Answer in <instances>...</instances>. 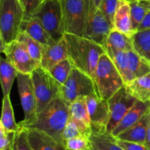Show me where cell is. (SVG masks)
<instances>
[{"instance_id": "f6af8a7d", "label": "cell", "mask_w": 150, "mask_h": 150, "mask_svg": "<svg viewBox=\"0 0 150 150\" xmlns=\"http://www.w3.org/2000/svg\"><path fill=\"white\" fill-rule=\"evenodd\" d=\"M126 1H131V0H126Z\"/></svg>"}, {"instance_id": "d4e9b609", "label": "cell", "mask_w": 150, "mask_h": 150, "mask_svg": "<svg viewBox=\"0 0 150 150\" xmlns=\"http://www.w3.org/2000/svg\"><path fill=\"white\" fill-rule=\"evenodd\" d=\"M18 71L7 60L0 59V81L2 88L3 96H10V91L15 79L17 78Z\"/></svg>"}, {"instance_id": "e575fe53", "label": "cell", "mask_w": 150, "mask_h": 150, "mask_svg": "<svg viewBox=\"0 0 150 150\" xmlns=\"http://www.w3.org/2000/svg\"><path fill=\"white\" fill-rule=\"evenodd\" d=\"M15 135L16 132L7 131L2 125L0 124V150H4L12 146Z\"/></svg>"}, {"instance_id": "9c48e42d", "label": "cell", "mask_w": 150, "mask_h": 150, "mask_svg": "<svg viewBox=\"0 0 150 150\" xmlns=\"http://www.w3.org/2000/svg\"><path fill=\"white\" fill-rule=\"evenodd\" d=\"M16 79L21 103L24 112V119L19 124L24 126L33 121L36 118L37 99L30 74L18 72Z\"/></svg>"}, {"instance_id": "8d00e7d4", "label": "cell", "mask_w": 150, "mask_h": 150, "mask_svg": "<svg viewBox=\"0 0 150 150\" xmlns=\"http://www.w3.org/2000/svg\"><path fill=\"white\" fill-rule=\"evenodd\" d=\"M44 0H20L24 8L26 15H32Z\"/></svg>"}, {"instance_id": "ffe728a7", "label": "cell", "mask_w": 150, "mask_h": 150, "mask_svg": "<svg viewBox=\"0 0 150 150\" xmlns=\"http://www.w3.org/2000/svg\"><path fill=\"white\" fill-rule=\"evenodd\" d=\"M26 128V127H25ZM28 129L29 142L34 150H65L64 145L42 131Z\"/></svg>"}, {"instance_id": "e0dca14e", "label": "cell", "mask_w": 150, "mask_h": 150, "mask_svg": "<svg viewBox=\"0 0 150 150\" xmlns=\"http://www.w3.org/2000/svg\"><path fill=\"white\" fill-rule=\"evenodd\" d=\"M149 110L150 101L144 102L137 100L134 105L126 113L125 116L122 118L117 126L113 129L111 134L115 138L117 137L122 132L127 130L133 125H134L136 122L139 121L142 116Z\"/></svg>"}, {"instance_id": "60d3db41", "label": "cell", "mask_w": 150, "mask_h": 150, "mask_svg": "<svg viewBox=\"0 0 150 150\" xmlns=\"http://www.w3.org/2000/svg\"><path fill=\"white\" fill-rule=\"evenodd\" d=\"M140 4L144 7L148 11H150V0H139Z\"/></svg>"}, {"instance_id": "d590c367", "label": "cell", "mask_w": 150, "mask_h": 150, "mask_svg": "<svg viewBox=\"0 0 150 150\" xmlns=\"http://www.w3.org/2000/svg\"><path fill=\"white\" fill-rule=\"evenodd\" d=\"M79 136H81V134L80 131H79V128L76 126V124L70 119L67 124H66L64 132H63L64 141Z\"/></svg>"}, {"instance_id": "d6986e66", "label": "cell", "mask_w": 150, "mask_h": 150, "mask_svg": "<svg viewBox=\"0 0 150 150\" xmlns=\"http://www.w3.org/2000/svg\"><path fill=\"white\" fill-rule=\"evenodd\" d=\"M114 29L130 37L135 33L132 25L130 5L128 1L120 0L118 7L114 16Z\"/></svg>"}, {"instance_id": "277c9868", "label": "cell", "mask_w": 150, "mask_h": 150, "mask_svg": "<svg viewBox=\"0 0 150 150\" xmlns=\"http://www.w3.org/2000/svg\"><path fill=\"white\" fill-rule=\"evenodd\" d=\"M26 12L20 0H0V38L6 44L16 41Z\"/></svg>"}, {"instance_id": "ba28073f", "label": "cell", "mask_w": 150, "mask_h": 150, "mask_svg": "<svg viewBox=\"0 0 150 150\" xmlns=\"http://www.w3.org/2000/svg\"><path fill=\"white\" fill-rule=\"evenodd\" d=\"M95 94L96 89L92 78L75 66L62 86V96L69 104L78 99Z\"/></svg>"}, {"instance_id": "4dcf8cb0", "label": "cell", "mask_w": 150, "mask_h": 150, "mask_svg": "<svg viewBox=\"0 0 150 150\" xmlns=\"http://www.w3.org/2000/svg\"><path fill=\"white\" fill-rule=\"evenodd\" d=\"M130 5V15H131L132 25L134 32L138 30L142 21L144 19L148 10L142 5L139 0H131L129 1Z\"/></svg>"}, {"instance_id": "74e56055", "label": "cell", "mask_w": 150, "mask_h": 150, "mask_svg": "<svg viewBox=\"0 0 150 150\" xmlns=\"http://www.w3.org/2000/svg\"><path fill=\"white\" fill-rule=\"evenodd\" d=\"M117 140L119 145L122 147L125 150H150V148H149L146 144L128 142V141H121L119 139Z\"/></svg>"}, {"instance_id": "2e32d148", "label": "cell", "mask_w": 150, "mask_h": 150, "mask_svg": "<svg viewBox=\"0 0 150 150\" xmlns=\"http://www.w3.org/2000/svg\"><path fill=\"white\" fill-rule=\"evenodd\" d=\"M150 126V110L134 125L116 137L117 139L128 142L145 144Z\"/></svg>"}, {"instance_id": "7c38bea8", "label": "cell", "mask_w": 150, "mask_h": 150, "mask_svg": "<svg viewBox=\"0 0 150 150\" xmlns=\"http://www.w3.org/2000/svg\"><path fill=\"white\" fill-rule=\"evenodd\" d=\"M3 53L5 54L6 59L20 73L31 74L34 70L40 66V63L32 58L26 49L18 41L6 44Z\"/></svg>"}, {"instance_id": "83f0119b", "label": "cell", "mask_w": 150, "mask_h": 150, "mask_svg": "<svg viewBox=\"0 0 150 150\" xmlns=\"http://www.w3.org/2000/svg\"><path fill=\"white\" fill-rule=\"evenodd\" d=\"M0 124L2 125L6 130L10 132H16L19 128V124H17L15 120L10 96H5L3 97L2 111Z\"/></svg>"}, {"instance_id": "1f68e13d", "label": "cell", "mask_w": 150, "mask_h": 150, "mask_svg": "<svg viewBox=\"0 0 150 150\" xmlns=\"http://www.w3.org/2000/svg\"><path fill=\"white\" fill-rule=\"evenodd\" d=\"M12 149L13 150H34L29 142L28 129L20 124L18 129L16 132Z\"/></svg>"}, {"instance_id": "ee69618b", "label": "cell", "mask_w": 150, "mask_h": 150, "mask_svg": "<svg viewBox=\"0 0 150 150\" xmlns=\"http://www.w3.org/2000/svg\"><path fill=\"white\" fill-rule=\"evenodd\" d=\"M66 0H61V1H62V3H64V1H65Z\"/></svg>"}, {"instance_id": "44dd1931", "label": "cell", "mask_w": 150, "mask_h": 150, "mask_svg": "<svg viewBox=\"0 0 150 150\" xmlns=\"http://www.w3.org/2000/svg\"><path fill=\"white\" fill-rule=\"evenodd\" d=\"M127 92L141 101H150V73L135 78L125 85Z\"/></svg>"}, {"instance_id": "7a4b0ae2", "label": "cell", "mask_w": 150, "mask_h": 150, "mask_svg": "<svg viewBox=\"0 0 150 150\" xmlns=\"http://www.w3.org/2000/svg\"><path fill=\"white\" fill-rule=\"evenodd\" d=\"M64 37L73 66L93 79L100 57L106 53L105 48L79 35L64 34Z\"/></svg>"}, {"instance_id": "5bb4252c", "label": "cell", "mask_w": 150, "mask_h": 150, "mask_svg": "<svg viewBox=\"0 0 150 150\" xmlns=\"http://www.w3.org/2000/svg\"><path fill=\"white\" fill-rule=\"evenodd\" d=\"M70 119L79 128L82 136L89 138L92 134L86 97H81L70 104Z\"/></svg>"}, {"instance_id": "d6a6232c", "label": "cell", "mask_w": 150, "mask_h": 150, "mask_svg": "<svg viewBox=\"0 0 150 150\" xmlns=\"http://www.w3.org/2000/svg\"><path fill=\"white\" fill-rule=\"evenodd\" d=\"M120 0H103L98 10L114 25V16L118 7Z\"/></svg>"}, {"instance_id": "f546056e", "label": "cell", "mask_w": 150, "mask_h": 150, "mask_svg": "<svg viewBox=\"0 0 150 150\" xmlns=\"http://www.w3.org/2000/svg\"><path fill=\"white\" fill-rule=\"evenodd\" d=\"M74 67L70 58H67L57 63L52 69L48 71L51 76L62 85L66 82L69 77L72 69Z\"/></svg>"}, {"instance_id": "8fae6325", "label": "cell", "mask_w": 150, "mask_h": 150, "mask_svg": "<svg viewBox=\"0 0 150 150\" xmlns=\"http://www.w3.org/2000/svg\"><path fill=\"white\" fill-rule=\"evenodd\" d=\"M136 101L137 99L127 92L125 85L108 100L110 119L107 132L111 133Z\"/></svg>"}, {"instance_id": "ab89813d", "label": "cell", "mask_w": 150, "mask_h": 150, "mask_svg": "<svg viewBox=\"0 0 150 150\" xmlns=\"http://www.w3.org/2000/svg\"><path fill=\"white\" fill-rule=\"evenodd\" d=\"M103 0H91V5H90V11H89V15L96 12L99 8L101 2Z\"/></svg>"}, {"instance_id": "5b68a950", "label": "cell", "mask_w": 150, "mask_h": 150, "mask_svg": "<svg viewBox=\"0 0 150 150\" xmlns=\"http://www.w3.org/2000/svg\"><path fill=\"white\" fill-rule=\"evenodd\" d=\"M32 16L39 21L56 42L64 37L65 32L61 0H44Z\"/></svg>"}, {"instance_id": "8992f818", "label": "cell", "mask_w": 150, "mask_h": 150, "mask_svg": "<svg viewBox=\"0 0 150 150\" xmlns=\"http://www.w3.org/2000/svg\"><path fill=\"white\" fill-rule=\"evenodd\" d=\"M30 75L36 96L38 114L43 111L51 101L62 96V85L41 66L34 70Z\"/></svg>"}, {"instance_id": "7402d4cb", "label": "cell", "mask_w": 150, "mask_h": 150, "mask_svg": "<svg viewBox=\"0 0 150 150\" xmlns=\"http://www.w3.org/2000/svg\"><path fill=\"white\" fill-rule=\"evenodd\" d=\"M105 51L111 60L114 62L117 70L121 74L125 85L133 80V77L130 69L127 53L126 51H117L110 48L105 49Z\"/></svg>"}, {"instance_id": "4fadbf2b", "label": "cell", "mask_w": 150, "mask_h": 150, "mask_svg": "<svg viewBox=\"0 0 150 150\" xmlns=\"http://www.w3.org/2000/svg\"><path fill=\"white\" fill-rule=\"evenodd\" d=\"M86 99L92 133H105L110 119L108 101L100 99L96 94Z\"/></svg>"}, {"instance_id": "cb8c5ba5", "label": "cell", "mask_w": 150, "mask_h": 150, "mask_svg": "<svg viewBox=\"0 0 150 150\" xmlns=\"http://www.w3.org/2000/svg\"><path fill=\"white\" fill-rule=\"evenodd\" d=\"M130 40L133 50L150 63V29L136 31Z\"/></svg>"}, {"instance_id": "f1b7e54d", "label": "cell", "mask_w": 150, "mask_h": 150, "mask_svg": "<svg viewBox=\"0 0 150 150\" xmlns=\"http://www.w3.org/2000/svg\"><path fill=\"white\" fill-rule=\"evenodd\" d=\"M16 41L21 43L26 49L32 58L40 63L41 57H42V46L40 43H38L32 37L23 32H20Z\"/></svg>"}, {"instance_id": "30bf717a", "label": "cell", "mask_w": 150, "mask_h": 150, "mask_svg": "<svg viewBox=\"0 0 150 150\" xmlns=\"http://www.w3.org/2000/svg\"><path fill=\"white\" fill-rule=\"evenodd\" d=\"M114 29V25L98 10L88 16L82 37L105 48L108 35Z\"/></svg>"}, {"instance_id": "52a82bcc", "label": "cell", "mask_w": 150, "mask_h": 150, "mask_svg": "<svg viewBox=\"0 0 150 150\" xmlns=\"http://www.w3.org/2000/svg\"><path fill=\"white\" fill-rule=\"evenodd\" d=\"M90 5L91 0H66L62 3L65 34L83 35Z\"/></svg>"}, {"instance_id": "7bdbcfd3", "label": "cell", "mask_w": 150, "mask_h": 150, "mask_svg": "<svg viewBox=\"0 0 150 150\" xmlns=\"http://www.w3.org/2000/svg\"><path fill=\"white\" fill-rule=\"evenodd\" d=\"M4 150H13V149H12V146H10L7 147V148L4 149Z\"/></svg>"}, {"instance_id": "bcb514c9", "label": "cell", "mask_w": 150, "mask_h": 150, "mask_svg": "<svg viewBox=\"0 0 150 150\" xmlns=\"http://www.w3.org/2000/svg\"><path fill=\"white\" fill-rule=\"evenodd\" d=\"M65 150H70V149H66Z\"/></svg>"}, {"instance_id": "f35d334b", "label": "cell", "mask_w": 150, "mask_h": 150, "mask_svg": "<svg viewBox=\"0 0 150 150\" xmlns=\"http://www.w3.org/2000/svg\"><path fill=\"white\" fill-rule=\"evenodd\" d=\"M150 29V11H148L145 16L144 19L142 21V24H140L138 30H143V29Z\"/></svg>"}, {"instance_id": "484cf974", "label": "cell", "mask_w": 150, "mask_h": 150, "mask_svg": "<svg viewBox=\"0 0 150 150\" xmlns=\"http://www.w3.org/2000/svg\"><path fill=\"white\" fill-rule=\"evenodd\" d=\"M107 48L126 52L133 50L130 37L116 29H113L108 35L105 49Z\"/></svg>"}, {"instance_id": "6da1fadb", "label": "cell", "mask_w": 150, "mask_h": 150, "mask_svg": "<svg viewBox=\"0 0 150 150\" xmlns=\"http://www.w3.org/2000/svg\"><path fill=\"white\" fill-rule=\"evenodd\" d=\"M70 117V104L60 96L37 114L33 121L22 126L42 131L64 146L63 132Z\"/></svg>"}, {"instance_id": "3957f363", "label": "cell", "mask_w": 150, "mask_h": 150, "mask_svg": "<svg viewBox=\"0 0 150 150\" xmlns=\"http://www.w3.org/2000/svg\"><path fill=\"white\" fill-rule=\"evenodd\" d=\"M93 81L97 95L106 101L125 85L121 74L106 53L100 57Z\"/></svg>"}, {"instance_id": "836d02e7", "label": "cell", "mask_w": 150, "mask_h": 150, "mask_svg": "<svg viewBox=\"0 0 150 150\" xmlns=\"http://www.w3.org/2000/svg\"><path fill=\"white\" fill-rule=\"evenodd\" d=\"M64 146L70 150H89V138L79 136L64 141Z\"/></svg>"}, {"instance_id": "603a6c76", "label": "cell", "mask_w": 150, "mask_h": 150, "mask_svg": "<svg viewBox=\"0 0 150 150\" xmlns=\"http://www.w3.org/2000/svg\"><path fill=\"white\" fill-rule=\"evenodd\" d=\"M89 150H125L111 133L93 134L89 138Z\"/></svg>"}, {"instance_id": "ac0fdd59", "label": "cell", "mask_w": 150, "mask_h": 150, "mask_svg": "<svg viewBox=\"0 0 150 150\" xmlns=\"http://www.w3.org/2000/svg\"><path fill=\"white\" fill-rule=\"evenodd\" d=\"M21 32H23L32 37L42 46L55 44L56 41L41 25L39 21L32 15H26L22 23Z\"/></svg>"}, {"instance_id": "9a60e30c", "label": "cell", "mask_w": 150, "mask_h": 150, "mask_svg": "<svg viewBox=\"0 0 150 150\" xmlns=\"http://www.w3.org/2000/svg\"><path fill=\"white\" fill-rule=\"evenodd\" d=\"M67 58H69L67 44L64 37H63L55 44L42 46L40 66L42 69L49 71L57 63Z\"/></svg>"}, {"instance_id": "4316f807", "label": "cell", "mask_w": 150, "mask_h": 150, "mask_svg": "<svg viewBox=\"0 0 150 150\" xmlns=\"http://www.w3.org/2000/svg\"><path fill=\"white\" fill-rule=\"evenodd\" d=\"M129 63L133 79L150 73V63L145 60L134 50L127 51Z\"/></svg>"}, {"instance_id": "b9f144b4", "label": "cell", "mask_w": 150, "mask_h": 150, "mask_svg": "<svg viewBox=\"0 0 150 150\" xmlns=\"http://www.w3.org/2000/svg\"><path fill=\"white\" fill-rule=\"evenodd\" d=\"M146 144L149 148H150V126L149 128V131H148L147 133V137H146Z\"/></svg>"}]
</instances>
